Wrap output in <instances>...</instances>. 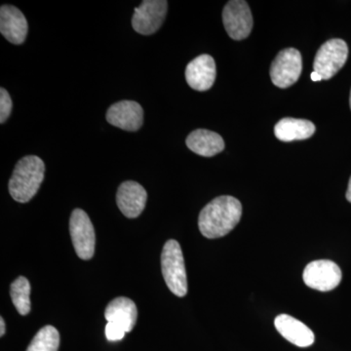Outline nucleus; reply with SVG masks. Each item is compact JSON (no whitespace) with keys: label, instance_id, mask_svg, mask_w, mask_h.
<instances>
[{"label":"nucleus","instance_id":"12","mask_svg":"<svg viewBox=\"0 0 351 351\" xmlns=\"http://www.w3.org/2000/svg\"><path fill=\"white\" fill-rule=\"evenodd\" d=\"M216 73L213 57L208 54L200 55L186 66V82L196 91H207L213 86Z\"/></svg>","mask_w":351,"mask_h":351},{"label":"nucleus","instance_id":"6","mask_svg":"<svg viewBox=\"0 0 351 351\" xmlns=\"http://www.w3.org/2000/svg\"><path fill=\"white\" fill-rule=\"evenodd\" d=\"M302 71L301 53L294 48H287L277 55L270 66V77L276 86L285 89L299 80Z\"/></svg>","mask_w":351,"mask_h":351},{"label":"nucleus","instance_id":"22","mask_svg":"<svg viewBox=\"0 0 351 351\" xmlns=\"http://www.w3.org/2000/svg\"><path fill=\"white\" fill-rule=\"evenodd\" d=\"M5 334V322L3 318H0V337H3Z\"/></svg>","mask_w":351,"mask_h":351},{"label":"nucleus","instance_id":"5","mask_svg":"<svg viewBox=\"0 0 351 351\" xmlns=\"http://www.w3.org/2000/svg\"><path fill=\"white\" fill-rule=\"evenodd\" d=\"M69 233L78 257L84 261L93 258L96 235L91 219L83 210L75 209L71 213Z\"/></svg>","mask_w":351,"mask_h":351},{"label":"nucleus","instance_id":"1","mask_svg":"<svg viewBox=\"0 0 351 351\" xmlns=\"http://www.w3.org/2000/svg\"><path fill=\"white\" fill-rule=\"evenodd\" d=\"M241 215L242 205L239 199L232 196H219L203 208L198 218V228L206 239H219L232 232Z\"/></svg>","mask_w":351,"mask_h":351},{"label":"nucleus","instance_id":"25","mask_svg":"<svg viewBox=\"0 0 351 351\" xmlns=\"http://www.w3.org/2000/svg\"><path fill=\"white\" fill-rule=\"evenodd\" d=\"M350 108H351V92H350Z\"/></svg>","mask_w":351,"mask_h":351},{"label":"nucleus","instance_id":"3","mask_svg":"<svg viewBox=\"0 0 351 351\" xmlns=\"http://www.w3.org/2000/svg\"><path fill=\"white\" fill-rule=\"evenodd\" d=\"M161 269L164 280L171 292L177 297H184L188 293V279L184 256L179 242L168 240L161 254Z\"/></svg>","mask_w":351,"mask_h":351},{"label":"nucleus","instance_id":"11","mask_svg":"<svg viewBox=\"0 0 351 351\" xmlns=\"http://www.w3.org/2000/svg\"><path fill=\"white\" fill-rule=\"evenodd\" d=\"M147 199V191L137 182H122L117 189V206L127 218H138L145 210Z\"/></svg>","mask_w":351,"mask_h":351},{"label":"nucleus","instance_id":"4","mask_svg":"<svg viewBox=\"0 0 351 351\" xmlns=\"http://www.w3.org/2000/svg\"><path fill=\"white\" fill-rule=\"evenodd\" d=\"M348 56V47L343 39L334 38L323 44L317 51L313 69L322 80H328L337 75L345 66Z\"/></svg>","mask_w":351,"mask_h":351},{"label":"nucleus","instance_id":"8","mask_svg":"<svg viewBox=\"0 0 351 351\" xmlns=\"http://www.w3.org/2000/svg\"><path fill=\"white\" fill-rule=\"evenodd\" d=\"M168 10L165 0H145L135 8L132 27L143 36H151L160 29Z\"/></svg>","mask_w":351,"mask_h":351},{"label":"nucleus","instance_id":"10","mask_svg":"<svg viewBox=\"0 0 351 351\" xmlns=\"http://www.w3.org/2000/svg\"><path fill=\"white\" fill-rule=\"evenodd\" d=\"M108 123L122 130L135 132L144 123V110L134 101H121L110 106L107 112Z\"/></svg>","mask_w":351,"mask_h":351},{"label":"nucleus","instance_id":"7","mask_svg":"<svg viewBox=\"0 0 351 351\" xmlns=\"http://www.w3.org/2000/svg\"><path fill=\"white\" fill-rule=\"evenodd\" d=\"M302 277L309 288L320 292H329L338 287L343 274L336 263L319 260L309 263L304 270Z\"/></svg>","mask_w":351,"mask_h":351},{"label":"nucleus","instance_id":"19","mask_svg":"<svg viewBox=\"0 0 351 351\" xmlns=\"http://www.w3.org/2000/svg\"><path fill=\"white\" fill-rule=\"evenodd\" d=\"M60 334L56 328L48 325L39 330L27 346V351H58Z\"/></svg>","mask_w":351,"mask_h":351},{"label":"nucleus","instance_id":"13","mask_svg":"<svg viewBox=\"0 0 351 351\" xmlns=\"http://www.w3.org/2000/svg\"><path fill=\"white\" fill-rule=\"evenodd\" d=\"M29 32V24L24 14L17 7L4 4L0 8V32L12 44L24 43Z\"/></svg>","mask_w":351,"mask_h":351},{"label":"nucleus","instance_id":"18","mask_svg":"<svg viewBox=\"0 0 351 351\" xmlns=\"http://www.w3.org/2000/svg\"><path fill=\"white\" fill-rule=\"evenodd\" d=\"M31 284L24 276L18 277L10 287V295L14 306L21 315H27L31 311Z\"/></svg>","mask_w":351,"mask_h":351},{"label":"nucleus","instance_id":"16","mask_svg":"<svg viewBox=\"0 0 351 351\" xmlns=\"http://www.w3.org/2000/svg\"><path fill=\"white\" fill-rule=\"evenodd\" d=\"M186 145L198 156L212 157L225 149L223 138L216 132L197 129L191 132L186 138Z\"/></svg>","mask_w":351,"mask_h":351},{"label":"nucleus","instance_id":"15","mask_svg":"<svg viewBox=\"0 0 351 351\" xmlns=\"http://www.w3.org/2000/svg\"><path fill=\"white\" fill-rule=\"evenodd\" d=\"M105 317L108 322L119 324L126 332H131L137 322V306L128 298H117L106 307Z\"/></svg>","mask_w":351,"mask_h":351},{"label":"nucleus","instance_id":"2","mask_svg":"<svg viewBox=\"0 0 351 351\" xmlns=\"http://www.w3.org/2000/svg\"><path fill=\"white\" fill-rule=\"evenodd\" d=\"M45 164L36 156L23 157L16 164L9 181V193L20 203L31 201L38 193L44 180Z\"/></svg>","mask_w":351,"mask_h":351},{"label":"nucleus","instance_id":"9","mask_svg":"<svg viewBox=\"0 0 351 351\" xmlns=\"http://www.w3.org/2000/svg\"><path fill=\"white\" fill-rule=\"evenodd\" d=\"M223 22L230 38L242 40L248 38L253 27V17L248 3L243 0L228 1L223 8Z\"/></svg>","mask_w":351,"mask_h":351},{"label":"nucleus","instance_id":"21","mask_svg":"<svg viewBox=\"0 0 351 351\" xmlns=\"http://www.w3.org/2000/svg\"><path fill=\"white\" fill-rule=\"evenodd\" d=\"M105 332L108 341H120V339L124 338L126 334L123 328L113 322H108V324L106 325Z\"/></svg>","mask_w":351,"mask_h":351},{"label":"nucleus","instance_id":"14","mask_svg":"<svg viewBox=\"0 0 351 351\" xmlns=\"http://www.w3.org/2000/svg\"><path fill=\"white\" fill-rule=\"evenodd\" d=\"M274 326L284 339L299 348L311 346L315 339L313 332L306 324L288 314L277 316Z\"/></svg>","mask_w":351,"mask_h":351},{"label":"nucleus","instance_id":"24","mask_svg":"<svg viewBox=\"0 0 351 351\" xmlns=\"http://www.w3.org/2000/svg\"><path fill=\"white\" fill-rule=\"evenodd\" d=\"M346 199L350 201V202L351 203V178L350 180V182H348V191H346Z\"/></svg>","mask_w":351,"mask_h":351},{"label":"nucleus","instance_id":"23","mask_svg":"<svg viewBox=\"0 0 351 351\" xmlns=\"http://www.w3.org/2000/svg\"><path fill=\"white\" fill-rule=\"evenodd\" d=\"M311 80H313V82H320V80H322V78H321V76L318 75L317 73H315V71H313V73H311Z\"/></svg>","mask_w":351,"mask_h":351},{"label":"nucleus","instance_id":"17","mask_svg":"<svg viewBox=\"0 0 351 351\" xmlns=\"http://www.w3.org/2000/svg\"><path fill=\"white\" fill-rule=\"evenodd\" d=\"M315 133V125L313 122L306 119H286L277 122L274 127V134L278 140L282 142L306 140Z\"/></svg>","mask_w":351,"mask_h":351},{"label":"nucleus","instance_id":"20","mask_svg":"<svg viewBox=\"0 0 351 351\" xmlns=\"http://www.w3.org/2000/svg\"><path fill=\"white\" fill-rule=\"evenodd\" d=\"M12 106L10 95L4 88H1L0 89V123L3 124L10 117Z\"/></svg>","mask_w":351,"mask_h":351}]
</instances>
